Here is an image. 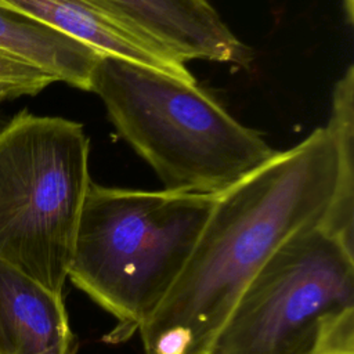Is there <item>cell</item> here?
<instances>
[{
    "mask_svg": "<svg viewBox=\"0 0 354 354\" xmlns=\"http://www.w3.org/2000/svg\"><path fill=\"white\" fill-rule=\"evenodd\" d=\"M337 174L326 127L220 192L177 282L138 330L142 344L170 328L192 337L188 354H207L246 283L293 235L318 225Z\"/></svg>",
    "mask_w": 354,
    "mask_h": 354,
    "instance_id": "cell-1",
    "label": "cell"
},
{
    "mask_svg": "<svg viewBox=\"0 0 354 354\" xmlns=\"http://www.w3.org/2000/svg\"><path fill=\"white\" fill-rule=\"evenodd\" d=\"M8 97H17L14 90L8 86H4V84H0V101L4 100V98H8Z\"/></svg>",
    "mask_w": 354,
    "mask_h": 354,
    "instance_id": "cell-15",
    "label": "cell"
},
{
    "mask_svg": "<svg viewBox=\"0 0 354 354\" xmlns=\"http://www.w3.org/2000/svg\"><path fill=\"white\" fill-rule=\"evenodd\" d=\"M90 91L166 191L218 195L277 152L196 83L129 59L102 55Z\"/></svg>",
    "mask_w": 354,
    "mask_h": 354,
    "instance_id": "cell-3",
    "label": "cell"
},
{
    "mask_svg": "<svg viewBox=\"0 0 354 354\" xmlns=\"http://www.w3.org/2000/svg\"><path fill=\"white\" fill-rule=\"evenodd\" d=\"M336 147L337 174L328 210L318 224L354 253V68L336 82L325 126Z\"/></svg>",
    "mask_w": 354,
    "mask_h": 354,
    "instance_id": "cell-10",
    "label": "cell"
},
{
    "mask_svg": "<svg viewBox=\"0 0 354 354\" xmlns=\"http://www.w3.org/2000/svg\"><path fill=\"white\" fill-rule=\"evenodd\" d=\"M343 3V11L347 22L350 25L354 24V0H342Z\"/></svg>",
    "mask_w": 354,
    "mask_h": 354,
    "instance_id": "cell-14",
    "label": "cell"
},
{
    "mask_svg": "<svg viewBox=\"0 0 354 354\" xmlns=\"http://www.w3.org/2000/svg\"><path fill=\"white\" fill-rule=\"evenodd\" d=\"M354 310V253L319 225L286 241L246 283L207 354H314Z\"/></svg>",
    "mask_w": 354,
    "mask_h": 354,
    "instance_id": "cell-5",
    "label": "cell"
},
{
    "mask_svg": "<svg viewBox=\"0 0 354 354\" xmlns=\"http://www.w3.org/2000/svg\"><path fill=\"white\" fill-rule=\"evenodd\" d=\"M102 1L185 62L206 59L246 66L252 61V51L207 0Z\"/></svg>",
    "mask_w": 354,
    "mask_h": 354,
    "instance_id": "cell-7",
    "label": "cell"
},
{
    "mask_svg": "<svg viewBox=\"0 0 354 354\" xmlns=\"http://www.w3.org/2000/svg\"><path fill=\"white\" fill-rule=\"evenodd\" d=\"M216 195L90 183L68 279L115 317L108 343L130 339L181 275Z\"/></svg>",
    "mask_w": 354,
    "mask_h": 354,
    "instance_id": "cell-2",
    "label": "cell"
},
{
    "mask_svg": "<svg viewBox=\"0 0 354 354\" xmlns=\"http://www.w3.org/2000/svg\"><path fill=\"white\" fill-rule=\"evenodd\" d=\"M83 126L18 112L0 129V263L64 296L91 183Z\"/></svg>",
    "mask_w": 354,
    "mask_h": 354,
    "instance_id": "cell-4",
    "label": "cell"
},
{
    "mask_svg": "<svg viewBox=\"0 0 354 354\" xmlns=\"http://www.w3.org/2000/svg\"><path fill=\"white\" fill-rule=\"evenodd\" d=\"M0 7L51 26L104 55L196 83L185 61L102 0H0Z\"/></svg>",
    "mask_w": 354,
    "mask_h": 354,
    "instance_id": "cell-6",
    "label": "cell"
},
{
    "mask_svg": "<svg viewBox=\"0 0 354 354\" xmlns=\"http://www.w3.org/2000/svg\"><path fill=\"white\" fill-rule=\"evenodd\" d=\"M0 53L84 91H90L94 69L104 55L51 26L1 7Z\"/></svg>",
    "mask_w": 354,
    "mask_h": 354,
    "instance_id": "cell-9",
    "label": "cell"
},
{
    "mask_svg": "<svg viewBox=\"0 0 354 354\" xmlns=\"http://www.w3.org/2000/svg\"><path fill=\"white\" fill-rule=\"evenodd\" d=\"M64 296L0 263V354H76Z\"/></svg>",
    "mask_w": 354,
    "mask_h": 354,
    "instance_id": "cell-8",
    "label": "cell"
},
{
    "mask_svg": "<svg viewBox=\"0 0 354 354\" xmlns=\"http://www.w3.org/2000/svg\"><path fill=\"white\" fill-rule=\"evenodd\" d=\"M191 333L181 326H170L144 346L145 354H188Z\"/></svg>",
    "mask_w": 354,
    "mask_h": 354,
    "instance_id": "cell-13",
    "label": "cell"
},
{
    "mask_svg": "<svg viewBox=\"0 0 354 354\" xmlns=\"http://www.w3.org/2000/svg\"><path fill=\"white\" fill-rule=\"evenodd\" d=\"M55 83V79L41 69L0 53V84L8 86L15 95H35Z\"/></svg>",
    "mask_w": 354,
    "mask_h": 354,
    "instance_id": "cell-11",
    "label": "cell"
},
{
    "mask_svg": "<svg viewBox=\"0 0 354 354\" xmlns=\"http://www.w3.org/2000/svg\"><path fill=\"white\" fill-rule=\"evenodd\" d=\"M314 354H354V310L335 318L321 332Z\"/></svg>",
    "mask_w": 354,
    "mask_h": 354,
    "instance_id": "cell-12",
    "label": "cell"
}]
</instances>
